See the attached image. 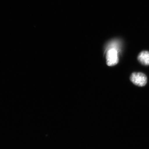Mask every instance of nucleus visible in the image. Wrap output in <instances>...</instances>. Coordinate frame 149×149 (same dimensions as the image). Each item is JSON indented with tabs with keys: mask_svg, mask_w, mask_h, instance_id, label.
Masks as SVG:
<instances>
[{
	"mask_svg": "<svg viewBox=\"0 0 149 149\" xmlns=\"http://www.w3.org/2000/svg\"><path fill=\"white\" fill-rule=\"evenodd\" d=\"M106 59L108 66H113L117 64L119 61L117 50L113 48L108 49L106 53Z\"/></svg>",
	"mask_w": 149,
	"mask_h": 149,
	"instance_id": "obj_1",
	"label": "nucleus"
},
{
	"mask_svg": "<svg viewBox=\"0 0 149 149\" xmlns=\"http://www.w3.org/2000/svg\"><path fill=\"white\" fill-rule=\"evenodd\" d=\"M130 80L134 85L139 87L145 86L147 83L146 75L142 72H133L130 75Z\"/></svg>",
	"mask_w": 149,
	"mask_h": 149,
	"instance_id": "obj_2",
	"label": "nucleus"
},
{
	"mask_svg": "<svg viewBox=\"0 0 149 149\" xmlns=\"http://www.w3.org/2000/svg\"><path fill=\"white\" fill-rule=\"evenodd\" d=\"M138 59L141 64L145 65H149V52L143 51L138 56Z\"/></svg>",
	"mask_w": 149,
	"mask_h": 149,
	"instance_id": "obj_3",
	"label": "nucleus"
}]
</instances>
